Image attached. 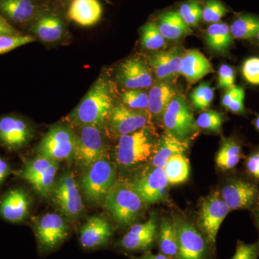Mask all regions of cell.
Instances as JSON below:
<instances>
[{
    "label": "cell",
    "mask_w": 259,
    "mask_h": 259,
    "mask_svg": "<svg viewBox=\"0 0 259 259\" xmlns=\"http://www.w3.org/2000/svg\"><path fill=\"white\" fill-rule=\"evenodd\" d=\"M114 100L113 83L106 75L101 74L68 116L67 122L71 126H93L105 131Z\"/></svg>",
    "instance_id": "6da1fadb"
},
{
    "label": "cell",
    "mask_w": 259,
    "mask_h": 259,
    "mask_svg": "<svg viewBox=\"0 0 259 259\" xmlns=\"http://www.w3.org/2000/svg\"><path fill=\"white\" fill-rule=\"evenodd\" d=\"M158 140L151 127L120 136L114 150L116 166L133 171L144 166L151 161Z\"/></svg>",
    "instance_id": "7a4b0ae2"
},
{
    "label": "cell",
    "mask_w": 259,
    "mask_h": 259,
    "mask_svg": "<svg viewBox=\"0 0 259 259\" xmlns=\"http://www.w3.org/2000/svg\"><path fill=\"white\" fill-rule=\"evenodd\" d=\"M105 208L120 228L133 226L142 216L147 204L128 180L117 179L105 198Z\"/></svg>",
    "instance_id": "3957f363"
},
{
    "label": "cell",
    "mask_w": 259,
    "mask_h": 259,
    "mask_svg": "<svg viewBox=\"0 0 259 259\" xmlns=\"http://www.w3.org/2000/svg\"><path fill=\"white\" fill-rule=\"evenodd\" d=\"M177 236V259H214L216 248L196 225L180 213L172 215Z\"/></svg>",
    "instance_id": "277c9868"
},
{
    "label": "cell",
    "mask_w": 259,
    "mask_h": 259,
    "mask_svg": "<svg viewBox=\"0 0 259 259\" xmlns=\"http://www.w3.org/2000/svg\"><path fill=\"white\" fill-rule=\"evenodd\" d=\"M74 131V159L86 171L93 163L108 155L105 130L93 126H72Z\"/></svg>",
    "instance_id": "5b68a950"
},
{
    "label": "cell",
    "mask_w": 259,
    "mask_h": 259,
    "mask_svg": "<svg viewBox=\"0 0 259 259\" xmlns=\"http://www.w3.org/2000/svg\"><path fill=\"white\" fill-rule=\"evenodd\" d=\"M117 180V167L108 156L93 163L85 171L81 180L83 194L90 203L104 204L109 190Z\"/></svg>",
    "instance_id": "8992f818"
},
{
    "label": "cell",
    "mask_w": 259,
    "mask_h": 259,
    "mask_svg": "<svg viewBox=\"0 0 259 259\" xmlns=\"http://www.w3.org/2000/svg\"><path fill=\"white\" fill-rule=\"evenodd\" d=\"M219 192L231 211H250L259 204V185L245 174L227 179Z\"/></svg>",
    "instance_id": "52a82bcc"
},
{
    "label": "cell",
    "mask_w": 259,
    "mask_h": 259,
    "mask_svg": "<svg viewBox=\"0 0 259 259\" xmlns=\"http://www.w3.org/2000/svg\"><path fill=\"white\" fill-rule=\"evenodd\" d=\"M163 125L166 132L184 141H190L198 134L193 112L185 97L177 93L163 113Z\"/></svg>",
    "instance_id": "ba28073f"
},
{
    "label": "cell",
    "mask_w": 259,
    "mask_h": 259,
    "mask_svg": "<svg viewBox=\"0 0 259 259\" xmlns=\"http://www.w3.org/2000/svg\"><path fill=\"white\" fill-rule=\"evenodd\" d=\"M230 212L231 209L218 191L211 192L199 201L196 226L214 246L220 228Z\"/></svg>",
    "instance_id": "9c48e42d"
},
{
    "label": "cell",
    "mask_w": 259,
    "mask_h": 259,
    "mask_svg": "<svg viewBox=\"0 0 259 259\" xmlns=\"http://www.w3.org/2000/svg\"><path fill=\"white\" fill-rule=\"evenodd\" d=\"M75 136L70 124L53 125L36 148L37 156L60 162L74 158Z\"/></svg>",
    "instance_id": "30bf717a"
},
{
    "label": "cell",
    "mask_w": 259,
    "mask_h": 259,
    "mask_svg": "<svg viewBox=\"0 0 259 259\" xmlns=\"http://www.w3.org/2000/svg\"><path fill=\"white\" fill-rule=\"evenodd\" d=\"M128 181L147 205L169 201V184L163 168L150 165Z\"/></svg>",
    "instance_id": "8fae6325"
},
{
    "label": "cell",
    "mask_w": 259,
    "mask_h": 259,
    "mask_svg": "<svg viewBox=\"0 0 259 259\" xmlns=\"http://www.w3.org/2000/svg\"><path fill=\"white\" fill-rule=\"evenodd\" d=\"M51 197L59 211L70 221H76L82 214L84 208L82 198L71 172H65L56 180Z\"/></svg>",
    "instance_id": "7c38bea8"
},
{
    "label": "cell",
    "mask_w": 259,
    "mask_h": 259,
    "mask_svg": "<svg viewBox=\"0 0 259 259\" xmlns=\"http://www.w3.org/2000/svg\"><path fill=\"white\" fill-rule=\"evenodd\" d=\"M35 234L39 250L49 253L57 249L69 236L67 221L57 213H48L35 223Z\"/></svg>",
    "instance_id": "4fadbf2b"
},
{
    "label": "cell",
    "mask_w": 259,
    "mask_h": 259,
    "mask_svg": "<svg viewBox=\"0 0 259 259\" xmlns=\"http://www.w3.org/2000/svg\"><path fill=\"white\" fill-rule=\"evenodd\" d=\"M151 119L147 110H134L122 103L117 104L112 107L105 131L119 138L139 130L151 127Z\"/></svg>",
    "instance_id": "5bb4252c"
},
{
    "label": "cell",
    "mask_w": 259,
    "mask_h": 259,
    "mask_svg": "<svg viewBox=\"0 0 259 259\" xmlns=\"http://www.w3.org/2000/svg\"><path fill=\"white\" fill-rule=\"evenodd\" d=\"M158 222L156 214H151L146 222L131 226L117 242L119 249L125 252H148L156 244Z\"/></svg>",
    "instance_id": "9a60e30c"
},
{
    "label": "cell",
    "mask_w": 259,
    "mask_h": 259,
    "mask_svg": "<svg viewBox=\"0 0 259 259\" xmlns=\"http://www.w3.org/2000/svg\"><path fill=\"white\" fill-rule=\"evenodd\" d=\"M34 131L28 121L17 115L0 117V145L10 150L25 147L33 138Z\"/></svg>",
    "instance_id": "2e32d148"
},
{
    "label": "cell",
    "mask_w": 259,
    "mask_h": 259,
    "mask_svg": "<svg viewBox=\"0 0 259 259\" xmlns=\"http://www.w3.org/2000/svg\"><path fill=\"white\" fill-rule=\"evenodd\" d=\"M117 79L127 90L146 89L153 84L149 67L139 58H130L123 61L117 70Z\"/></svg>",
    "instance_id": "e0dca14e"
},
{
    "label": "cell",
    "mask_w": 259,
    "mask_h": 259,
    "mask_svg": "<svg viewBox=\"0 0 259 259\" xmlns=\"http://www.w3.org/2000/svg\"><path fill=\"white\" fill-rule=\"evenodd\" d=\"M30 30L37 38L45 44L61 41L66 34L64 20L59 15L46 8L30 24Z\"/></svg>",
    "instance_id": "ac0fdd59"
},
{
    "label": "cell",
    "mask_w": 259,
    "mask_h": 259,
    "mask_svg": "<svg viewBox=\"0 0 259 259\" xmlns=\"http://www.w3.org/2000/svg\"><path fill=\"white\" fill-rule=\"evenodd\" d=\"M44 9L36 0H0V15L20 26L30 25Z\"/></svg>",
    "instance_id": "d6986e66"
},
{
    "label": "cell",
    "mask_w": 259,
    "mask_h": 259,
    "mask_svg": "<svg viewBox=\"0 0 259 259\" xmlns=\"http://www.w3.org/2000/svg\"><path fill=\"white\" fill-rule=\"evenodd\" d=\"M112 233V225L107 218L93 216L80 230V244L86 249L100 248L108 243Z\"/></svg>",
    "instance_id": "ffe728a7"
},
{
    "label": "cell",
    "mask_w": 259,
    "mask_h": 259,
    "mask_svg": "<svg viewBox=\"0 0 259 259\" xmlns=\"http://www.w3.org/2000/svg\"><path fill=\"white\" fill-rule=\"evenodd\" d=\"M184 52L180 48L159 51L149 58L148 65L159 81L173 79L180 74L181 63Z\"/></svg>",
    "instance_id": "44dd1931"
},
{
    "label": "cell",
    "mask_w": 259,
    "mask_h": 259,
    "mask_svg": "<svg viewBox=\"0 0 259 259\" xmlns=\"http://www.w3.org/2000/svg\"><path fill=\"white\" fill-rule=\"evenodd\" d=\"M30 197L22 189H15L5 194L0 200V214L12 223L23 222L29 214Z\"/></svg>",
    "instance_id": "7402d4cb"
},
{
    "label": "cell",
    "mask_w": 259,
    "mask_h": 259,
    "mask_svg": "<svg viewBox=\"0 0 259 259\" xmlns=\"http://www.w3.org/2000/svg\"><path fill=\"white\" fill-rule=\"evenodd\" d=\"M214 72L208 59L198 50L192 49L184 52L181 63L180 74L189 83H194Z\"/></svg>",
    "instance_id": "603a6c76"
},
{
    "label": "cell",
    "mask_w": 259,
    "mask_h": 259,
    "mask_svg": "<svg viewBox=\"0 0 259 259\" xmlns=\"http://www.w3.org/2000/svg\"><path fill=\"white\" fill-rule=\"evenodd\" d=\"M177 93L175 85L168 80L159 81L153 84L148 93V112L151 118L161 119L168 104Z\"/></svg>",
    "instance_id": "cb8c5ba5"
},
{
    "label": "cell",
    "mask_w": 259,
    "mask_h": 259,
    "mask_svg": "<svg viewBox=\"0 0 259 259\" xmlns=\"http://www.w3.org/2000/svg\"><path fill=\"white\" fill-rule=\"evenodd\" d=\"M102 7L99 0H71L68 17L82 27L96 25L102 15Z\"/></svg>",
    "instance_id": "d4e9b609"
},
{
    "label": "cell",
    "mask_w": 259,
    "mask_h": 259,
    "mask_svg": "<svg viewBox=\"0 0 259 259\" xmlns=\"http://www.w3.org/2000/svg\"><path fill=\"white\" fill-rule=\"evenodd\" d=\"M190 141H184L166 132L158 140L156 151L151 160V166L163 168L167 160L176 154H186L190 148Z\"/></svg>",
    "instance_id": "484cf974"
},
{
    "label": "cell",
    "mask_w": 259,
    "mask_h": 259,
    "mask_svg": "<svg viewBox=\"0 0 259 259\" xmlns=\"http://www.w3.org/2000/svg\"><path fill=\"white\" fill-rule=\"evenodd\" d=\"M244 158L241 142L236 138H226L223 140L216 154L215 163L218 168L222 171H232Z\"/></svg>",
    "instance_id": "4316f807"
},
{
    "label": "cell",
    "mask_w": 259,
    "mask_h": 259,
    "mask_svg": "<svg viewBox=\"0 0 259 259\" xmlns=\"http://www.w3.org/2000/svg\"><path fill=\"white\" fill-rule=\"evenodd\" d=\"M156 25L166 40H180L191 32L190 27L181 18L178 12L169 11L163 13L158 18Z\"/></svg>",
    "instance_id": "83f0119b"
},
{
    "label": "cell",
    "mask_w": 259,
    "mask_h": 259,
    "mask_svg": "<svg viewBox=\"0 0 259 259\" xmlns=\"http://www.w3.org/2000/svg\"><path fill=\"white\" fill-rule=\"evenodd\" d=\"M205 40L207 47L212 52L225 54L233 44V35L226 23H212L206 30Z\"/></svg>",
    "instance_id": "f1b7e54d"
},
{
    "label": "cell",
    "mask_w": 259,
    "mask_h": 259,
    "mask_svg": "<svg viewBox=\"0 0 259 259\" xmlns=\"http://www.w3.org/2000/svg\"><path fill=\"white\" fill-rule=\"evenodd\" d=\"M158 251L171 259H177V236L173 218L163 217L158 226L157 240Z\"/></svg>",
    "instance_id": "f546056e"
},
{
    "label": "cell",
    "mask_w": 259,
    "mask_h": 259,
    "mask_svg": "<svg viewBox=\"0 0 259 259\" xmlns=\"http://www.w3.org/2000/svg\"><path fill=\"white\" fill-rule=\"evenodd\" d=\"M169 185H179L189 180L190 165L185 154H176L171 156L163 167Z\"/></svg>",
    "instance_id": "4dcf8cb0"
},
{
    "label": "cell",
    "mask_w": 259,
    "mask_h": 259,
    "mask_svg": "<svg viewBox=\"0 0 259 259\" xmlns=\"http://www.w3.org/2000/svg\"><path fill=\"white\" fill-rule=\"evenodd\" d=\"M230 29L234 39L253 40L259 32V17L252 14L238 15Z\"/></svg>",
    "instance_id": "1f68e13d"
},
{
    "label": "cell",
    "mask_w": 259,
    "mask_h": 259,
    "mask_svg": "<svg viewBox=\"0 0 259 259\" xmlns=\"http://www.w3.org/2000/svg\"><path fill=\"white\" fill-rule=\"evenodd\" d=\"M59 168V161L54 163L47 170L30 181V183L39 195L48 198L50 197L56 181V175Z\"/></svg>",
    "instance_id": "d6a6232c"
},
{
    "label": "cell",
    "mask_w": 259,
    "mask_h": 259,
    "mask_svg": "<svg viewBox=\"0 0 259 259\" xmlns=\"http://www.w3.org/2000/svg\"><path fill=\"white\" fill-rule=\"evenodd\" d=\"M141 46L148 51H156L164 47L166 39L156 23H148L141 28Z\"/></svg>",
    "instance_id": "836d02e7"
},
{
    "label": "cell",
    "mask_w": 259,
    "mask_h": 259,
    "mask_svg": "<svg viewBox=\"0 0 259 259\" xmlns=\"http://www.w3.org/2000/svg\"><path fill=\"white\" fill-rule=\"evenodd\" d=\"M54 160L37 156L36 158L27 162L20 172L23 180L30 182L34 178L47 170L54 163Z\"/></svg>",
    "instance_id": "e575fe53"
},
{
    "label": "cell",
    "mask_w": 259,
    "mask_h": 259,
    "mask_svg": "<svg viewBox=\"0 0 259 259\" xmlns=\"http://www.w3.org/2000/svg\"><path fill=\"white\" fill-rule=\"evenodd\" d=\"M122 104L130 108L138 110H147L148 93L144 89L127 90L121 95Z\"/></svg>",
    "instance_id": "d590c367"
},
{
    "label": "cell",
    "mask_w": 259,
    "mask_h": 259,
    "mask_svg": "<svg viewBox=\"0 0 259 259\" xmlns=\"http://www.w3.org/2000/svg\"><path fill=\"white\" fill-rule=\"evenodd\" d=\"M224 120V117L221 112L208 110L202 112L199 115L196 120V124L199 129L220 134L222 131Z\"/></svg>",
    "instance_id": "8d00e7d4"
},
{
    "label": "cell",
    "mask_w": 259,
    "mask_h": 259,
    "mask_svg": "<svg viewBox=\"0 0 259 259\" xmlns=\"http://www.w3.org/2000/svg\"><path fill=\"white\" fill-rule=\"evenodd\" d=\"M214 98V91L209 83H201L194 89L190 95V100L194 108L205 110L208 108Z\"/></svg>",
    "instance_id": "74e56055"
},
{
    "label": "cell",
    "mask_w": 259,
    "mask_h": 259,
    "mask_svg": "<svg viewBox=\"0 0 259 259\" xmlns=\"http://www.w3.org/2000/svg\"><path fill=\"white\" fill-rule=\"evenodd\" d=\"M228 10L218 0H208L202 9V20L207 23H217L226 15Z\"/></svg>",
    "instance_id": "f35d334b"
},
{
    "label": "cell",
    "mask_w": 259,
    "mask_h": 259,
    "mask_svg": "<svg viewBox=\"0 0 259 259\" xmlns=\"http://www.w3.org/2000/svg\"><path fill=\"white\" fill-rule=\"evenodd\" d=\"M35 37L31 35L0 36V54H7L27 44L35 41Z\"/></svg>",
    "instance_id": "ab89813d"
},
{
    "label": "cell",
    "mask_w": 259,
    "mask_h": 259,
    "mask_svg": "<svg viewBox=\"0 0 259 259\" xmlns=\"http://www.w3.org/2000/svg\"><path fill=\"white\" fill-rule=\"evenodd\" d=\"M259 257V240L252 243H246L238 240L236 251L231 259H258Z\"/></svg>",
    "instance_id": "60d3db41"
},
{
    "label": "cell",
    "mask_w": 259,
    "mask_h": 259,
    "mask_svg": "<svg viewBox=\"0 0 259 259\" xmlns=\"http://www.w3.org/2000/svg\"><path fill=\"white\" fill-rule=\"evenodd\" d=\"M242 75L247 82L259 85V58L250 57L243 62L241 68Z\"/></svg>",
    "instance_id": "b9f144b4"
},
{
    "label": "cell",
    "mask_w": 259,
    "mask_h": 259,
    "mask_svg": "<svg viewBox=\"0 0 259 259\" xmlns=\"http://www.w3.org/2000/svg\"><path fill=\"white\" fill-rule=\"evenodd\" d=\"M245 174L259 185V146L244 158Z\"/></svg>",
    "instance_id": "7bdbcfd3"
},
{
    "label": "cell",
    "mask_w": 259,
    "mask_h": 259,
    "mask_svg": "<svg viewBox=\"0 0 259 259\" xmlns=\"http://www.w3.org/2000/svg\"><path fill=\"white\" fill-rule=\"evenodd\" d=\"M236 74L234 70L228 65L223 64L220 67L218 73V87L228 90L234 87Z\"/></svg>",
    "instance_id": "ee69618b"
},
{
    "label": "cell",
    "mask_w": 259,
    "mask_h": 259,
    "mask_svg": "<svg viewBox=\"0 0 259 259\" xmlns=\"http://www.w3.org/2000/svg\"><path fill=\"white\" fill-rule=\"evenodd\" d=\"M241 97H245L244 89L235 85L233 88L226 90V93L223 95L222 99L223 106L227 108L232 102L234 101L237 99L241 98Z\"/></svg>",
    "instance_id": "f6af8a7d"
},
{
    "label": "cell",
    "mask_w": 259,
    "mask_h": 259,
    "mask_svg": "<svg viewBox=\"0 0 259 259\" xmlns=\"http://www.w3.org/2000/svg\"><path fill=\"white\" fill-rule=\"evenodd\" d=\"M23 35L21 31L15 28L3 15H0V36L2 35L14 36V35Z\"/></svg>",
    "instance_id": "bcb514c9"
},
{
    "label": "cell",
    "mask_w": 259,
    "mask_h": 259,
    "mask_svg": "<svg viewBox=\"0 0 259 259\" xmlns=\"http://www.w3.org/2000/svg\"><path fill=\"white\" fill-rule=\"evenodd\" d=\"M202 20V8L200 4L197 5L191 13L183 19L185 23L189 27H194L198 25L199 22Z\"/></svg>",
    "instance_id": "7dc6e473"
},
{
    "label": "cell",
    "mask_w": 259,
    "mask_h": 259,
    "mask_svg": "<svg viewBox=\"0 0 259 259\" xmlns=\"http://www.w3.org/2000/svg\"><path fill=\"white\" fill-rule=\"evenodd\" d=\"M244 99L245 97H241L232 102L227 107V110L236 115H244L245 112Z\"/></svg>",
    "instance_id": "c3c4849f"
},
{
    "label": "cell",
    "mask_w": 259,
    "mask_h": 259,
    "mask_svg": "<svg viewBox=\"0 0 259 259\" xmlns=\"http://www.w3.org/2000/svg\"><path fill=\"white\" fill-rule=\"evenodd\" d=\"M199 4L200 3H199L198 0H190L181 5L178 11L181 18L182 19L186 18Z\"/></svg>",
    "instance_id": "681fc988"
},
{
    "label": "cell",
    "mask_w": 259,
    "mask_h": 259,
    "mask_svg": "<svg viewBox=\"0 0 259 259\" xmlns=\"http://www.w3.org/2000/svg\"><path fill=\"white\" fill-rule=\"evenodd\" d=\"M10 173V167L8 163L0 157V185Z\"/></svg>",
    "instance_id": "f907efd6"
},
{
    "label": "cell",
    "mask_w": 259,
    "mask_h": 259,
    "mask_svg": "<svg viewBox=\"0 0 259 259\" xmlns=\"http://www.w3.org/2000/svg\"><path fill=\"white\" fill-rule=\"evenodd\" d=\"M130 259H171L166 256V255L162 254V253H158V254H153L150 253L149 251L146 252L144 255L141 256L137 255H131Z\"/></svg>",
    "instance_id": "816d5d0a"
},
{
    "label": "cell",
    "mask_w": 259,
    "mask_h": 259,
    "mask_svg": "<svg viewBox=\"0 0 259 259\" xmlns=\"http://www.w3.org/2000/svg\"><path fill=\"white\" fill-rule=\"evenodd\" d=\"M250 212H251L252 217H253V221H254L255 228H256L257 231H258L259 240V204L253 207L250 210Z\"/></svg>",
    "instance_id": "f5cc1de1"
},
{
    "label": "cell",
    "mask_w": 259,
    "mask_h": 259,
    "mask_svg": "<svg viewBox=\"0 0 259 259\" xmlns=\"http://www.w3.org/2000/svg\"><path fill=\"white\" fill-rule=\"evenodd\" d=\"M253 125H254L255 128L259 133V115L256 116V117L253 120Z\"/></svg>",
    "instance_id": "db71d44e"
},
{
    "label": "cell",
    "mask_w": 259,
    "mask_h": 259,
    "mask_svg": "<svg viewBox=\"0 0 259 259\" xmlns=\"http://www.w3.org/2000/svg\"><path fill=\"white\" fill-rule=\"evenodd\" d=\"M253 40H254L256 42V44L259 46V32L257 34V35L255 36V38L253 39Z\"/></svg>",
    "instance_id": "11a10c76"
}]
</instances>
